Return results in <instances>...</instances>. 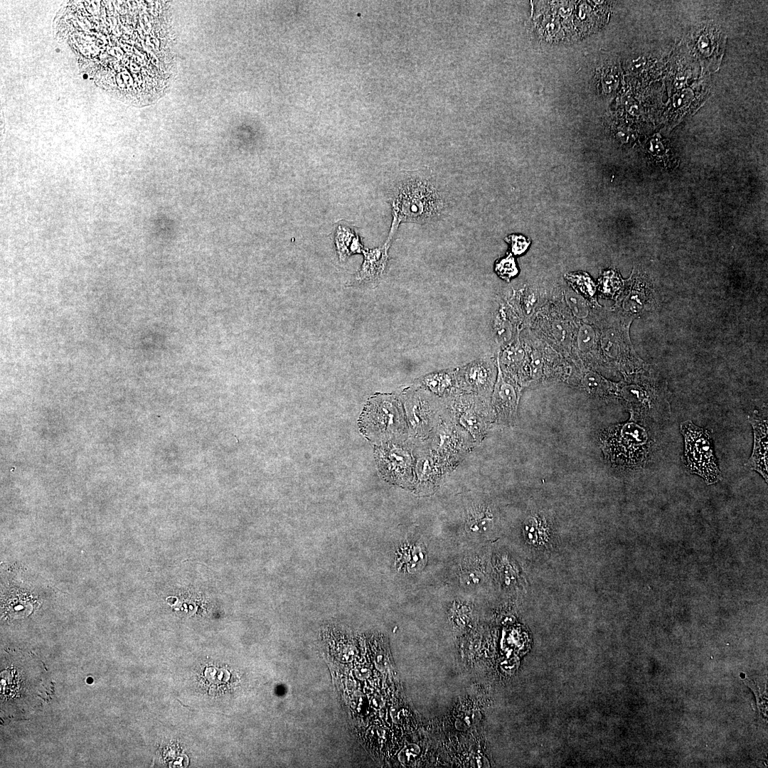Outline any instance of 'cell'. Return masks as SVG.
<instances>
[{"label": "cell", "instance_id": "1", "mask_svg": "<svg viewBox=\"0 0 768 768\" xmlns=\"http://www.w3.org/2000/svg\"><path fill=\"white\" fill-rule=\"evenodd\" d=\"M57 32L99 86L134 105L158 99L174 61L173 37L164 1H70Z\"/></svg>", "mask_w": 768, "mask_h": 768}, {"label": "cell", "instance_id": "2", "mask_svg": "<svg viewBox=\"0 0 768 768\" xmlns=\"http://www.w3.org/2000/svg\"><path fill=\"white\" fill-rule=\"evenodd\" d=\"M388 202L392 223L386 242L391 241L402 223L423 224L437 219L445 208L429 167L405 171L392 186Z\"/></svg>", "mask_w": 768, "mask_h": 768}, {"label": "cell", "instance_id": "3", "mask_svg": "<svg viewBox=\"0 0 768 768\" xmlns=\"http://www.w3.org/2000/svg\"><path fill=\"white\" fill-rule=\"evenodd\" d=\"M602 444L607 459L626 468H639L646 464L652 453L655 439L644 421L629 422L612 426L603 434Z\"/></svg>", "mask_w": 768, "mask_h": 768}, {"label": "cell", "instance_id": "4", "mask_svg": "<svg viewBox=\"0 0 768 768\" xmlns=\"http://www.w3.org/2000/svg\"><path fill=\"white\" fill-rule=\"evenodd\" d=\"M681 433L684 439V452L681 460L686 471L703 479L708 485L722 479L715 455L713 431L695 425L691 420L681 423Z\"/></svg>", "mask_w": 768, "mask_h": 768}, {"label": "cell", "instance_id": "5", "mask_svg": "<svg viewBox=\"0 0 768 768\" xmlns=\"http://www.w3.org/2000/svg\"><path fill=\"white\" fill-rule=\"evenodd\" d=\"M747 419L753 429L754 444L752 452L745 466L749 470L755 471L760 474L767 482L768 478V459H767V415L759 413L754 410L753 414L749 415Z\"/></svg>", "mask_w": 768, "mask_h": 768}, {"label": "cell", "instance_id": "6", "mask_svg": "<svg viewBox=\"0 0 768 768\" xmlns=\"http://www.w3.org/2000/svg\"><path fill=\"white\" fill-rule=\"evenodd\" d=\"M456 377L459 389L466 393L481 394L490 387L492 368L487 361L479 359L456 369Z\"/></svg>", "mask_w": 768, "mask_h": 768}, {"label": "cell", "instance_id": "7", "mask_svg": "<svg viewBox=\"0 0 768 768\" xmlns=\"http://www.w3.org/2000/svg\"><path fill=\"white\" fill-rule=\"evenodd\" d=\"M391 243H385L373 249L363 250V262L358 272L356 279L359 282L372 283L380 279L383 274L388 260V250Z\"/></svg>", "mask_w": 768, "mask_h": 768}, {"label": "cell", "instance_id": "8", "mask_svg": "<svg viewBox=\"0 0 768 768\" xmlns=\"http://www.w3.org/2000/svg\"><path fill=\"white\" fill-rule=\"evenodd\" d=\"M430 395L421 390L412 393L407 401L410 422L415 432L427 431L431 423L433 407Z\"/></svg>", "mask_w": 768, "mask_h": 768}, {"label": "cell", "instance_id": "9", "mask_svg": "<svg viewBox=\"0 0 768 768\" xmlns=\"http://www.w3.org/2000/svg\"><path fill=\"white\" fill-rule=\"evenodd\" d=\"M419 383L427 391L439 397L453 395L458 388L456 369L432 373L422 377Z\"/></svg>", "mask_w": 768, "mask_h": 768}, {"label": "cell", "instance_id": "10", "mask_svg": "<svg viewBox=\"0 0 768 768\" xmlns=\"http://www.w3.org/2000/svg\"><path fill=\"white\" fill-rule=\"evenodd\" d=\"M334 244L341 262L351 255L362 253L364 250L359 236L351 228L341 225L338 226L336 230Z\"/></svg>", "mask_w": 768, "mask_h": 768}, {"label": "cell", "instance_id": "11", "mask_svg": "<svg viewBox=\"0 0 768 768\" xmlns=\"http://www.w3.org/2000/svg\"><path fill=\"white\" fill-rule=\"evenodd\" d=\"M516 393L514 388L501 380L496 388L494 405L498 413L504 418L511 417L516 405Z\"/></svg>", "mask_w": 768, "mask_h": 768}, {"label": "cell", "instance_id": "12", "mask_svg": "<svg viewBox=\"0 0 768 768\" xmlns=\"http://www.w3.org/2000/svg\"><path fill=\"white\" fill-rule=\"evenodd\" d=\"M493 521L490 513L484 509H473L467 516L465 527L467 532L481 534L488 531L492 526Z\"/></svg>", "mask_w": 768, "mask_h": 768}, {"label": "cell", "instance_id": "13", "mask_svg": "<svg viewBox=\"0 0 768 768\" xmlns=\"http://www.w3.org/2000/svg\"><path fill=\"white\" fill-rule=\"evenodd\" d=\"M388 465L389 469L397 476H407L410 473L411 458L410 454L403 450H395L388 454Z\"/></svg>", "mask_w": 768, "mask_h": 768}, {"label": "cell", "instance_id": "14", "mask_svg": "<svg viewBox=\"0 0 768 768\" xmlns=\"http://www.w3.org/2000/svg\"><path fill=\"white\" fill-rule=\"evenodd\" d=\"M407 548L402 550L401 558L402 563L405 564L408 571L415 572L418 568L421 567V565L423 564L425 560V551L420 545H410Z\"/></svg>", "mask_w": 768, "mask_h": 768}, {"label": "cell", "instance_id": "15", "mask_svg": "<svg viewBox=\"0 0 768 768\" xmlns=\"http://www.w3.org/2000/svg\"><path fill=\"white\" fill-rule=\"evenodd\" d=\"M494 270L501 279L507 282H509L512 277L518 273V269L511 253H508L505 257L497 260L495 263Z\"/></svg>", "mask_w": 768, "mask_h": 768}, {"label": "cell", "instance_id": "16", "mask_svg": "<svg viewBox=\"0 0 768 768\" xmlns=\"http://www.w3.org/2000/svg\"><path fill=\"white\" fill-rule=\"evenodd\" d=\"M583 294L591 296L594 292V285L591 278L585 272L569 274L567 278Z\"/></svg>", "mask_w": 768, "mask_h": 768}, {"label": "cell", "instance_id": "17", "mask_svg": "<svg viewBox=\"0 0 768 768\" xmlns=\"http://www.w3.org/2000/svg\"><path fill=\"white\" fill-rule=\"evenodd\" d=\"M504 240L510 245L511 254L513 255H522L530 244V240L521 234H511L506 236Z\"/></svg>", "mask_w": 768, "mask_h": 768}, {"label": "cell", "instance_id": "18", "mask_svg": "<svg viewBox=\"0 0 768 768\" xmlns=\"http://www.w3.org/2000/svg\"><path fill=\"white\" fill-rule=\"evenodd\" d=\"M594 341V331L593 329L589 325L582 326L577 336L579 348L582 351H588L593 346Z\"/></svg>", "mask_w": 768, "mask_h": 768}, {"label": "cell", "instance_id": "19", "mask_svg": "<svg viewBox=\"0 0 768 768\" xmlns=\"http://www.w3.org/2000/svg\"><path fill=\"white\" fill-rule=\"evenodd\" d=\"M566 299L572 311L576 316L579 318L587 316L588 311L582 298L573 292H569L566 294Z\"/></svg>", "mask_w": 768, "mask_h": 768}, {"label": "cell", "instance_id": "20", "mask_svg": "<svg viewBox=\"0 0 768 768\" xmlns=\"http://www.w3.org/2000/svg\"><path fill=\"white\" fill-rule=\"evenodd\" d=\"M585 383L592 392H601L604 387V381L594 373L587 374Z\"/></svg>", "mask_w": 768, "mask_h": 768}, {"label": "cell", "instance_id": "21", "mask_svg": "<svg viewBox=\"0 0 768 768\" xmlns=\"http://www.w3.org/2000/svg\"><path fill=\"white\" fill-rule=\"evenodd\" d=\"M553 329L555 332V336L557 337V338L560 340H563L565 336V331H564V328L560 325V324L556 323L553 326Z\"/></svg>", "mask_w": 768, "mask_h": 768}]
</instances>
